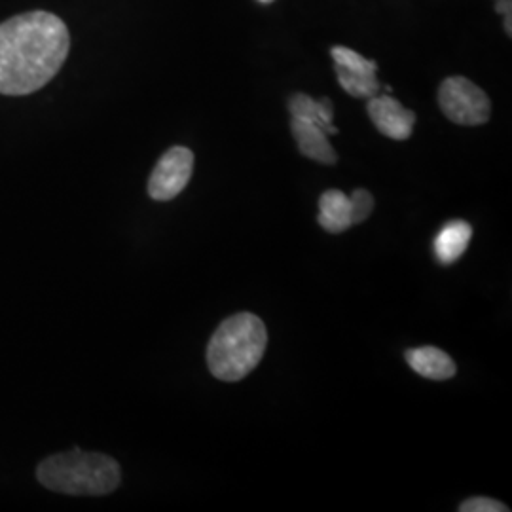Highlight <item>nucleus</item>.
I'll list each match as a JSON object with an SVG mask.
<instances>
[{"instance_id": "nucleus-5", "label": "nucleus", "mask_w": 512, "mask_h": 512, "mask_svg": "<svg viewBox=\"0 0 512 512\" xmlns=\"http://www.w3.org/2000/svg\"><path fill=\"white\" fill-rule=\"evenodd\" d=\"M194 154L184 147L169 148L154 167L148 181V196L156 202L177 198L192 177Z\"/></svg>"}, {"instance_id": "nucleus-12", "label": "nucleus", "mask_w": 512, "mask_h": 512, "mask_svg": "<svg viewBox=\"0 0 512 512\" xmlns=\"http://www.w3.org/2000/svg\"><path fill=\"white\" fill-rule=\"evenodd\" d=\"M289 110L291 116L298 120H306L311 124H317L319 128L325 129L327 135H336L338 128H334V107L332 101L323 97V99H313L310 95L296 93L289 101Z\"/></svg>"}, {"instance_id": "nucleus-14", "label": "nucleus", "mask_w": 512, "mask_h": 512, "mask_svg": "<svg viewBox=\"0 0 512 512\" xmlns=\"http://www.w3.org/2000/svg\"><path fill=\"white\" fill-rule=\"evenodd\" d=\"M459 511L461 512H507L509 507L490 499V497H473V499H467L459 505Z\"/></svg>"}, {"instance_id": "nucleus-10", "label": "nucleus", "mask_w": 512, "mask_h": 512, "mask_svg": "<svg viewBox=\"0 0 512 512\" xmlns=\"http://www.w3.org/2000/svg\"><path fill=\"white\" fill-rule=\"evenodd\" d=\"M473 238V228L465 220H450L442 230L439 236L435 238V256L440 264L448 266L459 260L463 253L467 251L469 243Z\"/></svg>"}, {"instance_id": "nucleus-15", "label": "nucleus", "mask_w": 512, "mask_h": 512, "mask_svg": "<svg viewBox=\"0 0 512 512\" xmlns=\"http://www.w3.org/2000/svg\"><path fill=\"white\" fill-rule=\"evenodd\" d=\"M260 2H266V4H268V2H272V0H260Z\"/></svg>"}, {"instance_id": "nucleus-3", "label": "nucleus", "mask_w": 512, "mask_h": 512, "mask_svg": "<svg viewBox=\"0 0 512 512\" xmlns=\"http://www.w3.org/2000/svg\"><path fill=\"white\" fill-rule=\"evenodd\" d=\"M37 478L46 490L57 494L109 495L120 486L122 471L110 456L74 448L44 459Z\"/></svg>"}, {"instance_id": "nucleus-11", "label": "nucleus", "mask_w": 512, "mask_h": 512, "mask_svg": "<svg viewBox=\"0 0 512 512\" xmlns=\"http://www.w3.org/2000/svg\"><path fill=\"white\" fill-rule=\"evenodd\" d=\"M319 224L329 234H342L353 226L349 196L340 190H327L319 200Z\"/></svg>"}, {"instance_id": "nucleus-16", "label": "nucleus", "mask_w": 512, "mask_h": 512, "mask_svg": "<svg viewBox=\"0 0 512 512\" xmlns=\"http://www.w3.org/2000/svg\"><path fill=\"white\" fill-rule=\"evenodd\" d=\"M495 2H499V0H495Z\"/></svg>"}, {"instance_id": "nucleus-4", "label": "nucleus", "mask_w": 512, "mask_h": 512, "mask_svg": "<svg viewBox=\"0 0 512 512\" xmlns=\"http://www.w3.org/2000/svg\"><path fill=\"white\" fill-rule=\"evenodd\" d=\"M439 105L446 118L459 126H482L492 116L490 97L463 76L446 78L440 84Z\"/></svg>"}, {"instance_id": "nucleus-2", "label": "nucleus", "mask_w": 512, "mask_h": 512, "mask_svg": "<svg viewBox=\"0 0 512 512\" xmlns=\"http://www.w3.org/2000/svg\"><path fill=\"white\" fill-rule=\"evenodd\" d=\"M268 344L266 325L253 313L228 317L209 340L207 366L222 382H239L255 370Z\"/></svg>"}, {"instance_id": "nucleus-9", "label": "nucleus", "mask_w": 512, "mask_h": 512, "mask_svg": "<svg viewBox=\"0 0 512 512\" xmlns=\"http://www.w3.org/2000/svg\"><path fill=\"white\" fill-rule=\"evenodd\" d=\"M404 357H406V363L410 365V368L427 380L444 382V380L454 378L458 372V366L454 363V359L448 353H444L442 349L433 348V346L408 349Z\"/></svg>"}, {"instance_id": "nucleus-6", "label": "nucleus", "mask_w": 512, "mask_h": 512, "mask_svg": "<svg viewBox=\"0 0 512 512\" xmlns=\"http://www.w3.org/2000/svg\"><path fill=\"white\" fill-rule=\"evenodd\" d=\"M332 59L336 67V76L340 86L357 99H370L380 92L378 82V65L372 59H366L361 54L344 48L334 46L332 48Z\"/></svg>"}, {"instance_id": "nucleus-8", "label": "nucleus", "mask_w": 512, "mask_h": 512, "mask_svg": "<svg viewBox=\"0 0 512 512\" xmlns=\"http://www.w3.org/2000/svg\"><path fill=\"white\" fill-rule=\"evenodd\" d=\"M291 131L302 156L315 160L319 164L332 165L338 162V154L330 145L329 135L325 133V129L306 120L293 118Z\"/></svg>"}, {"instance_id": "nucleus-1", "label": "nucleus", "mask_w": 512, "mask_h": 512, "mask_svg": "<svg viewBox=\"0 0 512 512\" xmlns=\"http://www.w3.org/2000/svg\"><path fill=\"white\" fill-rule=\"evenodd\" d=\"M67 25L50 12L19 14L0 25V93L29 95L44 88L69 55Z\"/></svg>"}, {"instance_id": "nucleus-13", "label": "nucleus", "mask_w": 512, "mask_h": 512, "mask_svg": "<svg viewBox=\"0 0 512 512\" xmlns=\"http://www.w3.org/2000/svg\"><path fill=\"white\" fill-rule=\"evenodd\" d=\"M349 202H351V219H353V224L365 222L372 215V211H374V198L365 188H357L351 194Z\"/></svg>"}, {"instance_id": "nucleus-7", "label": "nucleus", "mask_w": 512, "mask_h": 512, "mask_svg": "<svg viewBox=\"0 0 512 512\" xmlns=\"http://www.w3.org/2000/svg\"><path fill=\"white\" fill-rule=\"evenodd\" d=\"M368 116L374 122L376 129L393 139V141H406L416 124V114L403 107L391 95H374L368 99Z\"/></svg>"}]
</instances>
